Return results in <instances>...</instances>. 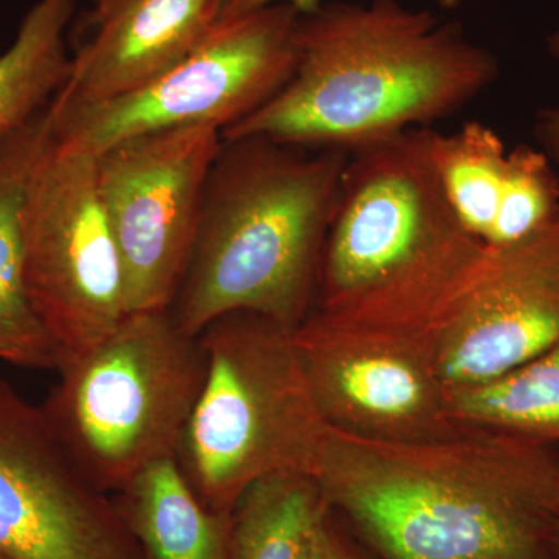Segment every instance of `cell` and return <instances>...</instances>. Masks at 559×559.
<instances>
[{
  "mask_svg": "<svg viewBox=\"0 0 559 559\" xmlns=\"http://www.w3.org/2000/svg\"><path fill=\"white\" fill-rule=\"evenodd\" d=\"M311 476L373 559H559V447L499 430L377 441L326 428Z\"/></svg>",
  "mask_w": 559,
  "mask_h": 559,
  "instance_id": "obj_1",
  "label": "cell"
},
{
  "mask_svg": "<svg viewBox=\"0 0 559 559\" xmlns=\"http://www.w3.org/2000/svg\"><path fill=\"white\" fill-rule=\"evenodd\" d=\"M499 72L492 51L432 11L400 0L322 3L300 16L288 83L223 139L352 154L459 112Z\"/></svg>",
  "mask_w": 559,
  "mask_h": 559,
  "instance_id": "obj_2",
  "label": "cell"
},
{
  "mask_svg": "<svg viewBox=\"0 0 559 559\" xmlns=\"http://www.w3.org/2000/svg\"><path fill=\"white\" fill-rule=\"evenodd\" d=\"M429 138L430 128H415L348 154L314 314L432 337L473 285L488 245L444 197Z\"/></svg>",
  "mask_w": 559,
  "mask_h": 559,
  "instance_id": "obj_3",
  "label": "cell"
},
{
  "mask_svg": "<svg viewBox=\"0 0 559 559\" xmlns=\"http://www.w3.org/2000/svg\"><path fill=\"white\" fill-rule=\"evenodd\" d=\"M348 154L260 135L223 139L186 277L170 312L198 336L250 311L296 331L314 310L320 261Z\"/></svg>",
  "mask_w": 559,
  "mask_h": 559,
  "instance_id": "obj_4",
  "label": "cell"
},
{
  "mask_svg": "<svg viewBox=\"0 0 559 559\" xmlns=\"http://www.w3.org/2000/svg\"><path fill=\"white\" fill-rule=\"evenodd\" d=\"M198 336L207 370L176 460L207 509L231 513L264 477L311 476L329 425L305 380L293 331L235 311Z\"/></svg>",
  "mask_w": 559,
  "mask_h": 559,
  "instance_id": "obj_5",
  "label": "cell"
},
{
  "mask_svg": "<svg viewBox=\"0 0 559 559\" xmlns=\"http://www.w3.org/2000/svg\"><path fill=\"white\" fill-rule=\"evenodd\" d=\"M40 406L51 428L103 491L176 457L207 370L200 336L170 310L130 312L105 340L62 359Z\"/></svg>",
  "mask_w": 559,
  "mask_h": 559,
  "instance_id": "obj_6",
  "label": "cell"
},
{
  "mask_svg": "<svg viewBox=\"0 0 559 559\" xmlns=\"http://www.w3.org/2000/svg\"><path fill=\"white\" fill-rule=\"evenodd\" d=\"M300 16L288 3L250 10L216 22L189 57L142 90L92 105L53 98L51 134L98 154L121 140L168 128L229 130L293 76Z\"/></svg>",
  "mask_w": 559,
  "mask_h": 559,
  "instance_id": "obj_7",
  "label": "cell"
},
{
  "mask_svg": "<svg viewBox=\"0 0 559 559\" xmlns=\"http://www.w3.org/2000/svg\"><path fill=\"white\" fill-rule=\"evenodd\" d=\"M21 242L25 289L60 362L94 347L127 318L123 270L98 193L95 154L51 131L25 189Z\"/></svg>",
  "mask_w": 559,
  "mask_h": 559,
  "instance_id": "obj_8",
  "label": "cell"
},
{
  "mask_svg": "<svg viewBox=\"0 0 559 559\" xmlns=\"http://www.w3.org/2000/svg\"><path fill=\"white\" fill-rule=\"evenodd\" d=\"M223 132L187 124L95 154L98 193L121 261L128 314L170 310L189 267Z\"/></svg>",
  "mask_w": 559,
  "mask_h": 559,
  "instance_id": "obj_9",
  "label": "cell"
},
{
  "mask_svg": "<svg viewBox=\"0 0 559 559\" xmlns=\"http://www.w3.org/2000/svg\"><path fill=\"white\" fill-rule=\"evenodd\" d=\"M305 380L330 428L377 441L450 439V409L432 337L337 325L311 312L293 333Z\"/></svg>",
  "mask_w": 559,
  "mask_h": 559,
  "instance_id": "obj_10",
  "label": "cell"
},
{
  "mask_svg": "<svg viewBox=\"0 0 559 559\" xmlns=\"http://www.w3.org/2000/svg\"><path fill=\"white\" fill-rule=\"evenodd\" d=\"M0 559H142L43 406L0 378Z\"/></svg>",
  "mask_w": 559,
  "mask_h": 559,
  "instance_id": "obj_11",
  "label": "cell"
},
{
  "mask_svg": "<svg viewBox=\"0 0 559 559\" xmlns=\"http://www.w3.org/2000/svg\"><path fill=\"white\" fill-rule=\"evenodd\" d=\"M559 342V215L510 245L488 246L479 274L432 345L448 389L479 384Z\"/></svg>",
  "mask_w": 559,
  "mask_h": 559,
  "instance_id": "obj_12",
  "label": "cell"
},
{
  "mask_svg": "<svg viewBox=\"0 0 559 559\" xmlns=\"http://www.w3.org/2000/svg\"><path fill=\"white\" fill-rule=\"evenodd\" d=\"M221 0H95L92 36L72 57L57 100L92 105L142 90L205 39Z\"/></svg>",
  "mask_w": 559,
  "mask_h": 559,
  "instance_id": "obj_13",
  "label": "cell"
},
{
  "mask_svg": "<svg viewBox=\"0 0 559 559\" xmlns=\"http://www.w3.org/2000/svg\"><path fill=\"white\" fill-rule=\"evenodd\" d=\"M51 131V103L0 138V360L57 370L60 352L33 310L22 264L21 209L28 178Z\"/></svg>",
  "mask_w": 559,
  "mask_h": 559,
  "instance_id": "obj_14",
  "label": "cell"
},
{
  "mask_svg": "<svg viewBox=\"0 0 559 559\" xmlns=\"http://www.w3.org/2000/svg\"><path fill=\"white\" fill-rule=\"evenodd\" d=\"M112 496L142 559H234L231 513L207 509L176 457L153 463Z\"/></svg>",
  "mask_w": 559,
  "mask_h": 559,
  "instance_id": "obj_15",
  "label": "cell"
},
{
  "mask_svg": "<svg viewBox=\"0 0 559 559\" xmlns=\"http://www.w3.org/2000/svg\"><path fill=\"white\" fill-rule=\"evenodd\" d=\"M79 0H36L0 53V138L47 108L68 83V33Z\"/></svg>",
  "mask_w": 559,
  "mask_h": 559,
  "instance_id": "obj_16",
  "label": "cell"
},
{
  "mask_svg": "<svg viewBox=\"0 0 559 559\" xmlns=\"http://www.w3.org/2000/svg\"><path fill=\"white\" fill-rule=\"evenodd\" d=\"M329 513L310 474L264 477L242 492L231 511L234 559H311Z\"/></svg>",
  "mask_w": 559,
  "mask_h": 559,
  "instance_id": "obj_17",
  "label": "cell"
},
{
  "mask_svg": "<svg viewBox=\"0 0 559 559\" xmlns=\"http://www.w3.org/2000/svg\"><path fill=\"white\" fill-rule=\"evenodd\" d=\"M448 393L452 418L462 428L518 433L559 447V342L498 378Z\"/></svg>",
  "mask_w": 559,
  "mask_h": 559,
  "instance_id": "obj_18",
  "label": "cell"
},
{
  "mask_svg": "<svg viewBox=\"0 0 559 559\" xmlns=\"http://www.w3.org/2000/svg\"><path fill=\"white\" fill-rule=\"evenodd\" d=\"M430 160L455 215L487 242L498 213L509 151L500 135L480 121H466L457 131L430 128Z\"/></svg>",
  "mask_w": 559,
  "mask_h": 559,
  "instance_id": "obj_19",
  "label": "cell"
},
{
  "mask_svg": "<svg viewBox=\"0 0 559 559\" xmlns=\"http://www.w3.org/2000/svg\"><path fill=\"white\" fill-rule=\"evenodd\" d=\"M559 215L557 167L538 146L509 151L507 175L488 246L510 245L549 226Z\"/></svg>",
  "mask_w": 559,
  "mask_h": 559,
  "instance_id": "obj_20",
  "label": "cell"
},
{
  "mask_svg": "<svg viewBox=\"0 0 559 559\" xmlns=\"http://www.w3.org/2000/svg\"><path fill=\"white\" fill-rule=\"evenodd\" d=\"M533 135L536 146L546 153L551 164L559 170V103L536 112L533 120Z\"/></svg>",
  "mask_w": 559,
  "mask_h": 559,
  "instance_id": "obj_21",
  "label": "cell"
},
{
  "mask_svg": "<svg viewBox=\"0 0 559 559\" xmlns=\"http://www.w3.org/2000/svg\"><path fill=\"white\" fill-rule=\"evenodd\" d=\"M462 0H440L444 9H454L460 5ZM272 3H288L300 14L312 13L322 5V0H221L219 20L238 16V14L248 13L250 10L261 9V7L272 5Z\"/></svg>",
  "mask_w": 559,
  "mask_h": 559,
  "instance_id": "obj_22",
  "label": "cell"
},
{
  "mask_svg": "<svg viewBox=\"0 0 559 559\" xmlns=\"http://www.w3.org/2000/svg\"><path fill=\"white\" fill-rule=\"evenodd\" d=\"M311 559H360L356 550L349 546L348 540L341 535L331 510L320 527Z\"/></svg>",
  "mask_w": 559,
  "mask_h": 559,
  "instance_id": "obj_23",
  "label": "cell"
},
{
  "mask_svg": "<svg viewBox=\"0 0 559 559\" xmlns=\"http://www.w3.org/2000/svg\"><path fill=\"white\" fill-rule=\"evenodd\" d=\"M546 46L550 57L559 61V28L547 36Z\"/></svg>",
  "mask_w": 559,
  "mask_h": 559,
  "instance_id": "obj_24",
  "label": "cell"
}]
</instances>
